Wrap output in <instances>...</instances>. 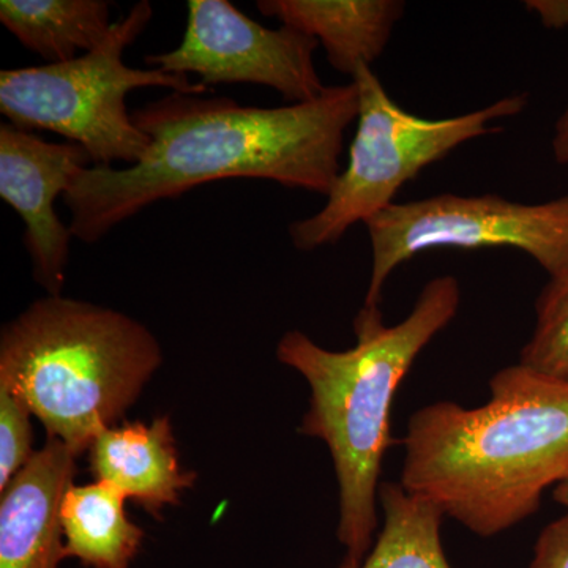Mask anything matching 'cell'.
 I'll return each mask as SVG.
<instances>
[{"label":"cell","instance_id":"obj_1","mask_svg":"<svg viewBox=\"0 0 568 568\" xmlns=\"http://www.w3.org/2000/svg\"><path fill=\"white\" fill-rule=\"evenodd\" d=\"M354 81L278 108L171 92L133 111L151 138L126 168H82L63 194L70 231L95 244L142 209L223 179H260L327 196L342 173L345 134L357 121Z\"/></svg>","mask_w":568,"mask_h":568},{"label":"cell","instance_id":"obj_2","mask_svg":"<svg viewBox=\"0 0 568 568\" xmlns=\"http://www.w3.org/2000/svg\"><path fill=\"white\" fill-rule=\"evenodd\" d=\"M489 390L474 409L436 402L416 410L399 480L484 538L532 517L568 476V383L518 362Z\"/></svg>","mask_w":568,"mask_h":568},{"label":"cell","instance_id":"obj_3","mask_svg":"<svg viewBox=\"0 0 568 568\" xmlns=\"http://www.w3.org/2000/svg\"><path fill=\"white\" fill-rule=\"evenodd\" d=\"M462 287L452 275L425 284L409 315L386 325L381 310L361 308L357 343L328 351L304 332H286L276 357L305 377L310 406L298 433L323 440L334 462L339 491L336 536L346 549L339 568H357L377 529L381 467L390 446L396 390L418 354L457 316Z\"/></svg>","mask_w":568,"mask_h":568},{"label":"cell","instance_id":"obj_4","mask_svg":"<svg viewBox=\"0 0 568 568\" xmlns=\"http://www.w3.org/2000/svg\"><path fill=\"white\" fill-rule=\"evenodd\" d=\"M159 339L115 310L48 295L0 335V387L74 454L115 426L162 365Z\"/></svg>","mask_w":568,"mask_h":568},{"label":"cell","instance_id":"obj_5","mask_svg":"<svg viewBox=\"0 0 568 568\" xmlns=\"http://www.w3.org/2000/svg\"><path fill=\"white\" fill-rule=\"evenodd\" d=\"M153 17L149 0H141L95 50L73 61L0 71V112L18 129L47 130L82 145L92 163L134 164L151 145L126 110L134 89L163 88L186 95H204L203 82L182 74L132 69L123 52L148 28Z\"/></svg>","mask_w":568,"mask_h":568},{"label":"cell","instance_id":"obj_6","mask_svg":"<svg viewBox=\"0 0 568 568\" xmlns=\"http://www.w3.org/2000/svg\"><path fill=\"white\" fill-rule=\"evenodd\" d=\"M351 81L357 85L358 114L349 162L324 207L291 224V241L301 252L336 244L354 224L395 204L399 190L429 164L465 142L500 132L497 122L517 118L529 100L528 93H515L455 118L425 119L398 106L372 67H358Z\"/></svg>","mask_w":568,"mask_h":568},{"label":"cell","instance_id":"obj_7","mask_svg":"<svg viewBox=\"0 0 568 568\" xmlns=\"http://www.w3.org/2000/svg\"><path fill=\"white\" fill-rule=\"evenodd\" d=\"M365 224L372 244L365 310H381L395 268L429 250H519L549 276L568 265V194L541 204L515 203L497 194H436L392 204Z\"/></svg>","mask_w":568,"mask_h":568},{"label":"cell","instance_id":"obj_8","mask_svg":"<svg viewBox=\"0 0 568 568\" xmlns=\"http://www.w3.org/2000/svg\"><path fill=\"white\" fill-rule=\"evenodd\" d=\"M317 47L286 26L265 28L227 0H190L181 44L144 62L163 73L197 74L207 88L265 85L293 104L315 100L327 88L315 65Z\"/></svg>","mask_w":568,"mask_h":568},{"label":"cell","instance_id":"obj_9","mask_svg":"<svg viewBox=\"0 0 568 568\" xmlns=\"http://www.w3.org/2000/svg\"><path fill=\"white\" fill-rule=\"evenodd\" d=\"M92 163L77 142L44 141L39 134L0 125V197L26 224L24 244L33 276L48 295H61L73 234L55 212L74 175Z\"/></svg>","mask_w":568,"mask_h":568},{"label":"cell","instance_id":"obj_10","mask_svg":"<svg viewBox=\"0 0 568 568\" xmlns=\"http://www.w3.org/2000/svg\"><path fill=\"white\" fill-rule=\"evenodd\" d=\"M77 457L62 440L48 437L0 491V568H59L67 559L61 507Z\"/></svg>","mask_w":568,"mask_h":568},{"label":"cell","instance_id":"obj_11","mask_svg":"<svg viewBox=\"0 0 568 568\" xmlns=\"http://www.w3.org/2000/svg\"><path fill=\"white\" fill-rule=\"evenodd\" d=\"M89 452L97 480L106 481L153 517L179 504L182 491L192 488L197 478L181 466L173 425L166 416L152 424L133 422L104 428Z\"/></svg>","mask_w":568,"mask_h":568},{"label":"cell","instance_id":"obj_12","mask_svg":"<svg viewBox=\"0 0 568 568\" xmlns=\"http://www.w3.org/2000/svg\"><path fill=\"white\" fill-rule=\"evenodd\" d=\"M257 10L323 44L328 62L353 80L386 51L405 13L399 0H260Z\"/></svg>","mask_w":568,"mask_h":568},{"label":"cell","instance_id":"obj_13","mask_svg":"<svg viewBox=\"0 0 568 568\" xmlns=\"http://www.w3.org/2000/svg\"><path fill=\"white\" fill-rule=\"evenodd\" d=\"M126 497L106 481L71 485L62 500L65 558L88 568H130L144 530L125 515Z\"/></svg>","mask_w":568,"mask_h":568},{"label":"cell","instance_id":"obj_14","mask_svg":"<svg viewBox=\"0 0 568 568\" xmlns=\"http://www.w3.org/2000/svg\"><path fill=\"white\" fill-rule=\"evenodd\" d=\"M0 22L50 63L95 50L114 24L111 3L104 0H2Z\"/></svg>","mask_w":568,"mask_h":568},{"label":"cell","instance_id":"obj_15","mask_svg":"<svg viewBox=\"0 0 568 568\" xmlns=\"http://www.w3.org/2000/svg\"><path fill=\"white\" fill-rule=\"evenodd\" d=\"M384 526L364 562L357 568H452L444 552V514L402 484L379 487Z\"/></svg>","mask_w":568,"mask_h":568},{"label":"cell","instance_id":"obj_16","mask_svg":"<svg viewBox=\"0 0 568 568\" xmlns=\"http://www.w3.org/2000/svg\"><path fill=\"white\" fill-rule=\"evenodd\" d=\"M519 364L568 383V265L538 294L536 325Z\"/></svg>","mask_w":568,"mask_h":568},{"label":"cell","instance_id":"obj_17","mask_svg":"<svg viewBox=\"0 0 568 568\" xmlns=\"http://www.w3.org/2000/svg\"><path fill=\"white\" fill-rule=\"evenodd\" d=\"M31 416L24 403L0 387V491L36 454Z\"/></svg>","mask_w":568,"mask_h":568},{"label":"cell","instance_id":"obj_18","mask_svg":"<svg viewBox=\"0 0 568 568\" xmlns=\"http://www.w3.org/2000/svg\"><path fill=\"white\" fill-rule=\"evenodd\" d=\"M530 568H568V514L541 530Z\"/></svg>","mask_w":568,"mask_h":568},{"label":"cell","instance_id":"obj_19","mask_svg":"<svg viewBox=\"0 0 568 568\" xmlns=\"http://www.w3.org/2000/svg\"><path fill=\"white\" fill-rule=\"evenodd\" d=\"M551 149L556 162L568 166V104L566 111L562 112V115L556 122Z\"/></svg>","mask_w":568,"mask_h":568},{"label":"cell","instance_id":"obj_20","mask_svg":"<svg viewBox=\"0 0 568 568\" xmlns=\"http://www.w3.org/2000/svg\"><path fill=\"white\" fill-rule=\"evenodd\" d=\"M552 497H555L556 503L566 507L568 511V476L552 489Z\"/></svg>","mask_w":568,"mask_h":568}]
</instances>
